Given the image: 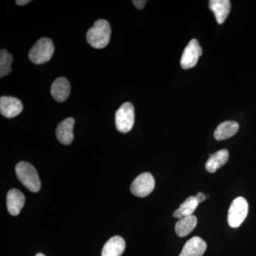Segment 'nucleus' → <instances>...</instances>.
I'll return each instance as SVG.
<instances>
[{
    "label": "nucleus",
    "mask_w": 256,
    "mask_h": 256,
    "mask_svg": "<svg viewBox=\"0 0 256 256\" xmlns=\"http://www.w3.org/2000/svg\"><path fill=\"white\" fill-rule=\"evenodd\" d=\"M196 224L197 218L195 216L183 217L176 222L175 225V232L180 237L186 236L195 228Z\"/></svg>",
    "instance_id": "f3484780"
},
{
    "label": "nucleus",
    "mask_w": 256,
    "mask_h": 256,
    "mask_svg": "<svg viewBox=\"0 0 256 256\" xmlns=\"http://www.w3.org/2000/svg\"><path fill=\"white\" fill-rule=\"evenodd\" d=\"M25 196L22 192L16 188L10 190L6 196V206L12 216H18L24 206Z\"/></svg>",
    "instance_id": "9b49d317"
},
{
    "label": "nucleus",
    "mask_w": 256,
    "mask_h": 256,
    "mask_svg": "<svg viewBox=\"0 0 256 256\" xmlns=\"http://www.w3.org/2000/svg\"><path fill=\"white\" fill-rule=\"evenodd\" d=\"M12 62V55L8 50L2 48L0 50V78H3L11 73Z\"/></svg>",
    "instance_id": "a211bd4d"
},
{
    "label": "nucleus",
    "mask_w": 256,
    "mask_h": 256,
    "mask_svg": "<svg viewBox=\"0 0 256 256\" xmlns=\"http://www.w3.org/2000/svg\"><path fill=\"white\" fill-rule=\"evenodd\" d=\"M111 28L108 22L98 20L94 26L87 32L86 38L89 44L95 48H104L110 42Z\"/></svg>",
    "instance_id": "f257e3e1"
},
{
    "label": "nucleus",
    "mask_w": 256,
    "mask_h": 256,
    "mask_svg": "<svg viewBox=\"0 0 256 256\" xmlns=\"http://www.w3.org/2000/svg\"><path fill=\"white\" fill-rule=\"evenodd\" d=\"M228 158V151L226 149L220 150L214 154H210V159L207 160L205 164V168L208 172L214 173L217 170L226 164Z\"/></svg>",
    "instance_id": "2eb2a0df"
},
{
    "label": "nucleus",
    "mask_w": 256,
    "mask_h": 256,
    "mask_svg": "<svg viewBox=\"0 0 256 256\" xmlns=\"http://www.w3.org/2000/svg\"><path fill=\"white\" fill-rule=\"evenodd\" d=\"M173 216L175 217V218H178V220H181V218H183V216L181 212H180L178 208L173 213Z\"/></svg>",
    "instance_id": "5701e85b"
},
{
    "label": "nucleus",
    "mask_w": 256,
    "mask_h": 256,
    "mask_svg": "<svg viewBox=\"0 0 256 256\" xmlns=\"http://www.w3.org/2000/svg\"><path fill=\"white\" fill-rule=\"evenodd\" d=\"M202 53L203 50L198 40L196 38L192 40L184 50L181 58V66L184 69L193 68L198 63V58Z\"/></svg>",
    "instance_id": "0eeeda50"
},
{
    "label": "nucleus",
    "mask_w": 256,
    "mask_h": 256,
    "mask_svg": "<svg viewBox=\"0 0 256 256\" xmlns=\"http://www.w3.org/2000/svg\"><path fill=\"white\" fill-rule=\"evenodd\" d=\"M198 202L197 201L196 196H191L186 198V201L183 202L180 205L178 210L181 212L183 217L188 216L193 214L194 212L196 210L198 206Z\"/></svg>",
    "instance_id": "6ab92c4d"
},
{
    "label": "nucleus",
    "mask_w": 256,
    "mask_h": 256,
    "mask_svg": "<svg viewBox=\"0 0 256 256\" xmlns=\"http://www.w3.org/2000/svg\"><path fill=\"white\" fill-rule=\"evenodd\" d=\"M239 129L238 124L235 121H225L216 128L214 137L216 140H224L232 138Z\"/></svg>",
    "instance_id": "dca6fc26"
},
{
    "label": "nucleus",
    "mask_w": 256,
    "mask_h": 256,
    "mask_svg": "<svg viewBox=\"0 0 256 256\" xmlns=\"http://www.w3.org/2000/svg\"><path fill=\"white\" fill-rule=\"evenodd\" d=\"M23 104L18 98L12 96L0 98V112L8 118H12L21 114Z\"/></svg>",
    "instance_id": "6e6552de"
},
{
    "label": "nucleus",
    "mask_w": 256,
    "mask_h": 256,
    "mask_svg": "<svg viewBox=\"0 0 256 256\" xmlns=\"http://www.w3.org/2000/svg\"><path fill=\"white\" fill-rule=\"evenodd\" d=\"M70 92V82L64 77L56 79L50 88V94L57 102H62L66 100Z\"/></svg>",
    "instance_id": "9d476101"
},
{
    "label": "nucleus",
    "mask_w": 256,
    "mask_h": 256,
    "mask_svg": "<svg viewBox=\"0 0 256 256\" xmlns=\"http://www.w3.org/2000/svg\"><path fill=\"white\" fill-rule=\"evenodd\" d=\"M126 249V242L122 237L114 236L106 242L102 248V256H121Z\"/></svg>",
    "instance_id": "ddd939ff"
},
{
    "label": "nucleus",
    "mask_w": 256,
    "mask_h": 256,
    "mask_svg": "<svg viewBox=\"0 0 256 256\" xmlns=\"http://www.w3.org/2000/svg\"><path fill=\"white\" fill-rule=\"evenodd\" d=\"M15 2L20 6H23V5L28 4V3L31 2V0H16Z\"/></svg>",
    "instance_id": "4be33fe9"
},
{
    "label": "nucleus",
    "mask_w": 256,
    "mask_h": 256,
    "mask_svg": "<svg viewBox=\"0 0 256 256\" xmlns=\"http://www.w3.org/2000/svg\"><path fill=\"white\" fill-rule=\"evenodd\" d=\"M54 45L48 38H42L36 42L31 50L28 57L32 63L42 64L46 63L54 53Z\"/></svg>",
    "instance_id": "7ed1b4c3"
},
{
    "label": "nucleus",
    "mask_w": 256,
    "mask_h": 256,
    "mask_svg": "<svg viewBox=\"0 0 256 256\" xmlns=\"http://www.w3.org/2000/svg\"><path fill=\"white\" fill-rule=\"evenodd\" d=\"M156 186V181L149 172L140 174L134 178L130 186V191L134 196L146 197L150 194Z\"/></svg>",
    "instance_id": "423d86ee"
},
{
    "label": "nucleus",
    "mask_w": 256,
    "mask_h": 256,
    "mask_svg": "<svg viewBox=\"0 0 256 256\" xmlns=\"http://www.w3.org/2000/svg\"><path fill=\"white\" fill-rule=\"evenodd\" d=\"M134 122V108L131 102L122 104L116 112V126L120 132L127 133L132 130Z\"/></svg>",
    "instance_id": "39448f33"
},
{
    "label": "nucleus",
    "mask_w": 256,
    "mask_h": 256,
    "mask_svg": "<svg viewBox=\"0 0 256 256\" xmlns=\"http://www.w3.org/2000/svg\"><path fill=\"white\" fill-rule=\"evenodd\" d=\"M16 176L24 186L30 191L38 192L41 188V181L33 165L28 162H20L15 168Z\"/></svg>",
    "instance_id": "f03ea898"
},
{
    "label": "nucleus",
    "mask_w": 256,
    "mask_h": 256,
    "mask_svg": "<svg viewBox=\"0 0 256 256\" xmlns=\"http://www.w3.org/2000/svg\"><path fill=\"white\" fill-rule=\"evenodd\" d=\"M75 120L73 118H67L60 122L56 130L57 139L62 144L68 146L74 140V126Z\"/></svg>",
    "instance_id": "1a4fd4ad"
},
{
    "label": "nucleus",
    "mask_w": 256,
    "mask_h": 256,
    "mask_svg": "<svg viewBox=\"0 0 256 256\" xmlns=\"http://www.w3.org/2000/svg\"><path fill=\"white\" fill-rule=\"evenodd\" d=\"M206 242L198 236H194L184 246L178 256H202L206 252Z\"/></svg>",
    "instance_id": "f8f14e48"
},
{
    "label": "nucleus",
    "mask_w": 256,
    "mask_h": 256,
    "mask_svg": "<svg viewBox=\"0 0 256 256\" xmlns=\"http://www.w3.org/2000/svg\"><path fill=\"white\" fill-rule=\"evenodd\" d=\"M196 198L197 201H198V204L202 203L204 201L206 200L207 196L206 195H205L203 192H198V193L196 194Z\"/></svg>",
    "instance_id": "412c9836"
},
{
    "label": "nucleus",
    "mask_w": 256,
    "mask_h": 256,
    "mask_svg": "<svg viewBox=\"0 0 256 256\" xmlns=\"http://www.w3.org/2000/svg\"><path fill=\"white\" fill-rule=\"evenodd\" d=\"M248 213V204L244 197L239 196L234 200L228 212V223L232 228L240 226Z\"/></svg>",
    "instance_id": "20e7f679"
},
{
    "label": "nucleus",
    "mask_w": 256,
    "mask_h": 256,
    "mask_svg": "<svg viewBox=\"0 0 256 256\" xmlns=\"http://www.w3.org/2000/svg\"><path fill=\"white\" fill-rule=\"evenodd\" d=\"M208 6L214 14L217 23L218 24H224L230 11V2L229 0H210Z\"/></svg>",
    "instance_id": "4468645a"
},
{
    "label": "nucleus",
    "mask_w": 256,
    "mask_h": 256,
    "mask_svg": "<svg viewBox=\"0 0 256 256\" xmlns=\"http://www.w3.org/2000/svg\"><path fill=\"white\" fill-rule=\"evenodd\" d=\"M35 256H46L44 255V254H37Z\"/></svg>",
    "instance_id": "b1692460"
},
{
    "label": "nucleus",
    "mask_w": 256,
    "mask_h": 256,
    "mask_svg": "<svg viewBox=\"0 0 256 256\" xmlns=\"http://www.w3.org/2000/svg\"><path fill=\"white\" fill-rule=\"evenodd\" d=\"M132 3L138 10H142L146 5V0H133Z\"/></svg>",
    "instance_id": "aec40b11"
}]
</instances>
